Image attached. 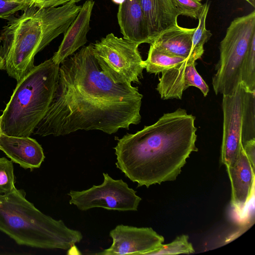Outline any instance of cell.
Segmentation results:
<instances>
[{"label": "cell", "instance_id": "cell-18", "mask_svg": "<svg viewBox=\"0 0 255 255\" xmlns=\"http://www.w3.org/2000/svg\"><path fill=\"white\" fill-rule=\"evenodd\" d=\"M187 60H192L170 54L150 44L148 56L144 61L148 73L157 74Z\"/></svg>", "mask_w": 255, "mask_h": 255}, {"label": "cell", "instance_id": "cell-21", "mask_svg": "<svg viewBox=\"0 0 255 255\" xmlns=\"http://www.w3.org/2000/svg\"><path fill=\"white\" fill-rule=\"evenodd\" d=\"M188 236L183 235L177 237L171 243L164 245L158 250L153 251L149 255H178L191 254L195 252L191 243L188 241Z\"/></svg>", "mask_w": 255, "mask_h": 255}, {"label": "cell", "instance_id": "cell-24", "mask_svg": "<svg viewBox=\"0 0 255 255\" xmlns=\"http://www.w3.org/2000/svg\"><path fill=\"white\" fill-rule=\"evenodd\" d=\"M31 6L32 0H0V18L8 19L16 12L24 11Z\"/></svg>", "mask_w": 255, "mask_h": 255}, {"label": "cell", "instance_id": "cell-33", "mask_svg": "<svg viewBox=\"0 0 255 255\" xmlns=\"http://www.w3.org/2000/svg\"><path fill=\"white\" fill-rule=\"evenodd\" d=\"M199 0L201 1V0Z\"/></svg>", "mask_w": 255, "mask_h": 255}, {"label": "cell", "instance_id": "cell-22", "mask_svg": "<svg viewBox=\"0 0 255 255\" xmlns=\"http://www.w3.org/2000/svg\"><path fill=\"white\" fill-rule=\"evenodd\" d=\"M15 181L13 162L6 157H0V194L12 191L16 188Z\"/></svg>", "mask_w": 255, "mask_h": 255}, {"label": "cell", "instance_id": "cell-20", "mask_svg": "<svg viewBox=\"0 0 255 255\" xmlns=\"http://www.w3.org/2000/svg\"><path fill=\"white\" fill-rule=\"evenodd\" d=\"M241 83L247 91L255 92V36L250 43L242 64Z\"/></svg>", "mask_w": 255, "mask_h": 255}, {"label": "cell", "instance_id": "cell-13", "mask_svg": "<svg viewBox=\"0 0 255 255\" xmlns=\"http://www.w3.org/2000/svg\"><path fill=\"white\" fill-rule=\"evenodd\" d=\"M94 5L93 0H86L73 21L64 33L63 39L53 57V62L60 64L73 55L87 42V34L90 30V22Z\"/></svg>", "mask_w": 255, "mask_h": 255}, {"label": "cell", "instance_id": "cell-26", "mask_svg": "<svg viewBox=\"0 0 255 255\" xmlns=\"http://www.w3.org/2000/svg\"><path fill=\"white\" fill-rule=\"evenodd\" d=\"M242 147L253 167L255 169V139L247 142Z\"/></svg>", "mask_w": 255, "mask_h": 255}, {"label": "cell", "instance_id": "cell-29", "mask_svg": "<svg viewBox=\"0 0 255 255\" xmlns=\"http://www.w3.org/2000/svg\"><path fill=\"white\" fill-rule=\"evenodd\" d=\"M124 0H112V1L117 3V4H121L124 1Z\"/></svg>", "mask_w": 255, "mask_h": 255}, {"label": "cell", "instance_id": "cell-28", "mask_svg": "<svg viewBox=\"0 0 255 255\" xmlns=\"http://www.w3.org/2000/svg\"><path fill=\"white\" fill-rule=\"evenodd\" d=\"M253 7L255 6V0H245Z\"/></svg>", "mask_w": 255, "mask_h": 255}, {"label": "cell", "instance_id": "cell-17", "mask_svg": "<svg viewBox=\"0 0 255 255\" xmlns=\"http://www.w3.org/2000/svg\"><path fill=\"white\" fill-rule=\"evenodd\" d=\"M196 28L175 25L161 32L151 43L173 55L197 60L192 54V39Z\"/></svg>", "mask_w": 255, "mask_h": 255}, {"label": "cell", "instance_id": "cell-25", "mask_svg": "<svg viewBox=\"0 0 255 255\" xmlns=\"http://www.w3.org/2000/svg\"><path fill=\"white\" fill-rule=\"evenodd\" d=\"M70 0H32V6L37 8L57 7L63 5Z\"/></svg>", "mask_w": 255, "mask_h": 255}, {"label": "cell", "instance_id": "cell-1", "mask_svg": "<svg viewBox=\"0 0 255 255\" xmlns=\"http://www.w3.org/2000/svg\"><path fill=\"white\" fill-rule=\"evenodd\" d=\"M60 65L53 99L33 134L58 136L99 130L111 134L140 122L143 96L138 87L116 83L104 73L93 44Z\"/></svg>", "mask_w": 255, "mask_h": 255}, {"label": "cell", "instance_id": "cell-8", "mask_svg": "<svg viewBox=\"0 0 255 255\" xmlns=\"http://www.w3.org/2000/svg\"><path fill=\"white\" fill-rule=\"evenodd\" d=\"M139 45L111 33L93 44V52L101 70L115 83L131 86L139 83L145 68Z\"/></svg>", "mask_w": 255, "mask_h": 255}, {"label": "cell", "instance_id": "cell-2", "mask_svg": "<svg viewBox=\"0 0 255 255\" xmlns=\"http://www.w3.org/2000/svg\"><path fill=\"white\" fill-rule=\"evenodd\" d=\"M195 117L178 108L150 126L118 139L116 165L137 187L175 180L193 151Z\"/></svg>", "mask_w": 255, "mask_h": 255}, {"label": "cell", "instance_id": "cell-5", "mask_svg": "<svg viewBox=\"0 0 255 255\" xmlns=\"http://www.w3.org/2000/svg\"><path fill=\"white\" fill-rule=\"evenodd\" d=\"M59 68L50 58L34 66L17 82L1 116L3 133L25 137L33 133L53 99Z\"/></svg>", "mask_w": 255, "mask_h": 255}, {"label": "cell", "instance_id": "cell-6", "mask_svg": "<svg viewBox=\"0 0 255 255\" xmlns=\"http://www.w3.org/2000/svg\"><path fill=\"white\" fill-rule=\"evenodd\" d=\"M223 137L221 160L226 167L238 160L242 146L255 139V92L241 83L231 95H223Z\"/></svg>", "mask_w": 255, "mask_h": 255}, {"label": "cell", "instance_id": "cell-12", "mask_svg": "<svg viewBox=\"0 0 255 255\" xmlns=\"http://www.w3.org/2000/svg\"><path fill=\"white\" fill-rule=\"evenodd\" d=\"M0 150L10 160L25 169L38 168L45 159L41 145L29 136H16L2 133Z\"/></svg>", "mask_w": 255, "mask_h": 255}, {"label": "cell", "instance_id": "cell-11", "mask_svg": "<svg viewBox=\"0 0 255 255\" xmlns=\"http://www.w3.org/2000/svg\"><path fill=\"white\" fill-rule=\"evenodd\" d=\"M161 73L156 90L162 99H181L190 86L198 88L204 97L208 94L209 86L197 71L195 61H185Z\"/></svg>", "mask_w": 255, "mask_h": 255}, {"label": "cell", "instance_id": "cell-4", "mask_svg": "<svg viewBox=\"0 0 255 255\" xmlns=\"http://www.w3.org/2000/svg\"><path fill=\"white\" fill-rule=\"evenodd\" d=\"M25 195L16 188L0 194V232L18 245L42 249L69 250L82 241L80 231L43 213Z\"/></svg>", "mask_w": 255, "mask_h": 255}, {"label": "cell", "instance_id": "cell-23", "mask_svg": "<svg viewBox=\"0 0 255 255\" xmlns=\"http://www.w3.org/2000/svg\"><path fill=\"white\" fill-rule=\"evenodd\" d=\"M179 15L198 18L204 6L199 0H171Z\"/></svg>", "mask_w": 255, "mask_h": 255}, {"label": "cell", "instance_id": "cell-3", "mask_svg": "<svg viewBox=\"0 0 255 255\" xmlns=\"http://www.w3.org/2000/svg\"><path fill=\"white\" fill-rule=\"evenodd\" d=\"M70 0L57 7L31 6L11 18L0 33L1 54L8 75L19 82L34 67L36 54L64 33L77 16L81 5Z\"/></svg>", "mask_w": 255, "mask_h": 255}, {"label": "cell", "instance_id": "cell-30", "mask_svg": "<svg viewBox=\"0 0 255 255\" xmlns=\"http://www.w3.org/2000/svg\"><path fill=\"white\" fill-rule=\"evenodd\" d=\"M1 116H0V136L1 135V134L2 133V129H1Z\"/></svg>", "mask_w": 255, "mask_h": 255}, {"label": "cell", "instance_id": "cell-15", "mask_svg": "<svg viewBox=\"0 0 255 255\" xmlns=\"http://www.w3.org/2000/svg\"><path fill=\"white\" fill-rule=\"evenodd\" d=\"M151 44L164 30L177 24L179 13L171 0H140Z\"/></svg>", "mask_w": 255, "mask_h": 255}, {"label": "cell", "instance_id": "cell-14", "mask_svg": "<svg viewBox=\"0 0 255 255\" xmlns=\"http://www.w3.org/2000/svg\"><path fill=\"white\" fill-rule=\"evenodd\" d=\"M226 168L231 185V204L237 210L242 212L252 197L255 169L243 147L236 163Z\"/></svg>", "mask_w": 255, "mask_h": 255}, {"label": "cell", "instance_id": "cell-16", "mask_svg": "<svg viewBox=\"0 0 255 255\" xmlns=\"http://www.w3.org/2000/svg\"><path fill=\"white\" fill-rule=\"evenodd\" d=\"M117 18L124 38L150 43L140 0H124L119 4Z\"/></svg>", "mask_w": 255, "mask_h": 255}, {"label": "cell", "instance_id": "cell-27", "mask_svg": "<svg viewBox=\"0 0 255 255\" xmlns=\"http://www.w3.org/2000/svg\"><path fill=\"white\" fill-rule=\"evenodd\" d=\"M1 38L0 34V70H4V61L3 58L1 54Z\"/></svg>", "mask_w": 255, "mask_h": 255}, {"label": "cell", "instance_id": "cell-32", "mask_svg": "<svg viewBox=\"0 0 255 255\" xmlns=\"http://www.w3.org/2000/svg\"><path fill=\"white\" fill-rule=\"evenodd\" d=\"M17 0V1H22V0Z\"/></svg>", "mask_w": 255, "mask_h": 255}, {"label": "cell", "instance_id": "cell-7", "mask_svg": "<svg viewBox=\"0 0 255 255\" xmlns=\"http://www.w3.org/2000/svg\"><path fill=\"white\" fill-rule=\"evenodd\" d=\"M255 36V11L235 18L220 44V58L212 77L216 95H231L241 83V68Z\"/></svg>", "mask_w": 255, "mask_h": 255}, {"label": "cell", "instance_id": "cell-19", "mask_svg": "<svg viewBox=\"0 0 255 255\" xmlns=\"http://www.w3.org/2000/svg\"><path fill=\"white\" fill-rule=\"evenodd\" d=\"M208 2L204 4L203 8L198 17V26L194 32L192 39V52L193 55L198 59L204 53V45L212 36L210 31L206 28V19L209 8Z\"/></svg>", "mask_w": 255, "mask_h": 255}, {"label": "cell", "instance_id": "cell-31", "mask_svg": "<svg viewBox=\"0 0 255 255\" xmlns=\"http://www.w3.org/2000/svg\"><path fill=\"white\" fill-rule=\"evenodd\" d=\"M72 0V1H73L74 2H76H76H79V1H81V0Z\"/></svg>", "mask_w": 255, "mask_h": 255}, {"label": "cell", "instance_id": "cell-9", "mask_svg": "<svg viewBox=\"0 0 255 255\" xmlns=\"http://www.w3.org/2000/svg\"><path fill=\"white\" fill-rule=\"evenodd\" d=\"M104 181L83 191L71 190L67 194L69 203L84 211L94 208H102L119 211H136L141 198L136 191L128 187L122 179H114L103 173Z\"/></svg>", "mask_w": 255, "mask_h": 255}, {"label": "cell", "instance_id": "cell-10", "mask_svg": "<svg viewBox=\"0 0 255 255\" xmlns=\"http://www.w3.org/2000/svg\"><path fill=\"white\" fill-rule=\"evenodd\" d=\"M111 246L100 255H147L159 249L164 239L151 228L119 225L110 232Z\"/></svg>", "mask_w": 255, "mask_h": 255}]
</instances>
